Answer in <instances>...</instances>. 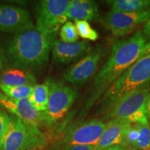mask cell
<instances>
[{
    "instance_id": "cell-1",
    "label": "cell",
    "mask_w": 150,
    "mask_h": 150,
    "mask_svg": "<svg viewBox=\"0 0 150 150\" xmlns=\"http://www.w3.org/2000/svg\"><path fill=\"white\" fill-rule=\"evenodd\" d=\"M147 42L141 29L128 38L112 42L110 55L94 78L79 119L85 117L112 84L138 59Z\"/></svg>"
},
{
    "instance_id": "cell-2",
    "label": "cell",
    "mask_w": 150,
    "mask_h": 150,
    "mask_svg": "<svg viewBox=\"0 0 150 150\" xmlns=\"http://www.w3.org/2000/svg\"><path fill=\"white\" fill-rule=\"evenodd\" d=\"M57 33L47 32L36 28L16 33L11 39L2 54L11 68L24 70H38L49 61Z\"/></svg>"
},
{
    "instance_id": "cell-3",
    "label": "cell",
    "mask_w": 150,
    "mask_h": 150,
    "mask_svg": "<svg viewBox=\"0 0 150 150\" xmlns=\"http://www.w3.org/2000/svg\"><path fill=\"white\" fill-rule=\"evenodd\" d=\"M150 88V53L131 65L99 99L100 112L104 113L116 101L131 92Z\"/></svg>"
},
{
    "instance_id": "cell-4",
    "label": "cell",
    "mask_w": 150,
    "mask_h": 150,
    "mask_svg": "<svg viewBox=\"0 0 150 150\" xmlns=\"http://www.w3.org/2000/svg\"><path fill=\"white\" fill-rule=\"evenodd\" d=\"M10 125L0 150H39L46 145V138L38 125L10 116Z\"/></svg>"
},
{
    "instance_id": "cell-5",
    "label": "cell",
    "mask_w": 150,
    "mask_h": 150,
    "mask_svg": "<svg viewBox=\"0 0 150 150\" xmlns=\"http://www.w3.org/2000/svg\"><path fill=\"white\" fill-rule=\"evenodd\" d=\"M45 83L50 89L47 107L41 112L42 122L52 125L59 122L66 115L78 97L76 90L62 82L47 79Z\"/></svg>"
},
{
    "instance_id": "cell-6",
    "label": "cell",
    "mask_w": 150,
    "mask_h": 150,
    "mask_svg": "<svg viewBox=\"0 0 150 150\" xmlns=\"http://www.w3.org/2000/svg\"><path fill=\"white\" fill-rule=\"evenodd\" d=\"M70 0H42L36 6L35 28L43 31L57 33L61 24L67 22L65 16Z\"/></svg>"
},
{
    "instance_id": "cell-7",
    "label": "cell",
    "mask_w": 150,
    "mask_h": 150,
    "mask_svg": "<svg viewBox=\"0 0 150 150\" xmlns=\"http://www.w3.org/2000/svg\"><path fill=\"white\" fill-rule=\"evenodd\" d=\"M149 93L150 88H146L124 95L104 112L105 120H122L131 123L135 114L145 108Z\"/></svg>"
},
{
    "instance_id": "cell-8",
    "label": "cell",
    "mask_w": 150,
    "mask_h": 150,
    "mask_svg": "<svg viewBox=\"0 0 150 150\" xmlns=\"http://www.w3.org/2000/svg\"><path fill=\"white\" fill-rule=\"evenodd\" d=\"M149 19L150 8L135 13L110 11L104 17V23L112 35L120 37L133 32L140 25L145 24Z\"/></svg>"
},
{
    "instance_id": "cell-9",
    "label": "cell",
    "mask_w": 150,
    "mask_h": 150,
    "mask_svg": "<svg viewBox=\"0 0 150 150\" xmlns=\"http://www.w3.org/2000/svg\"><path fill=\"white\" fill-rule=\"evenodd\" d=\"M106 129V123L97 119L83 122L65 134L60 145L63 148L72 145H95Z\"/></svg>"
},
{
    "instance_id": "cell-10",
    "label": "cell",
    "mask_w": 150,
    "mask_h": 150,
    "mask_svg": "<svg viewBox=\"0 0 150 150\" xmlns=\"http://www.w3.org/2000/svg\"><path fill=\"white\" fill-rule=\"evenodd\" d=\"M104 49L97 45L88 54L83 56L76 64L69 67L63 74V77L67 82L75 86L87 83L98 67L99 61L104 56Z\"/></svg>"
},
{
    "instance_id": "cell-11",
    "label": "cell",
    "mask_w": 150,
    "mask_h": 150,
    "mask_svg": "<svg viewBox=\"0 0 150 150\" xmlns=\"http://www.w3.org/2000/svg\"><path fill=\"white\" fill-rule=\"evenodd\" d=\"M33 28L35 26L27 10L0 3V31L16 34Z\"/></svg>"
},
{
    "instance_id": "cell-12",
    "label": "cell",
    "mask_w": 150,
    "mask_h": 150,
    "mask_svg": "<svg viewBox=\"0 0 150 150\" xmlns=\"http://www.w3.org/2000/svg\"><path fill=\"white\" fill-rule=\"evenodd\" d=\"M91 50V45L88 41L65 42L56 39L52 48V61L56 64H66L76 61Z\"/></svg>"
},
{
    "instance_id": "cell-13",
    "label": "cell",
    "mask_w": 150,
    "mask_h": 150,
    "mask_svg": "<svg viewBox=\"0 0 150 150\" xmlns=\"http://www.w3.org/2000/svg\"><path fill=\"white\" fill-rule=\"evenodd\" d=\"M0 108L8 110L26 122L38 125L42 122V113L35 109L29 99H12L0 92Z\"/></svg>"
},
{
    "instance_id": "cell-14",
    "label": "cell",
    "mask_w": 150,
    "mask_h": 150,
    "mask_svg": "<svg viewBox=\"0 0 150 150\" xmlns=\"http://www.w3.org/2000/svg\"><path fill=\"white\" fill-rule=\"evenodd\" d=\"M131 123L122 120H110L106 123V129L95 146V150H104L112 146L122 145L126 129Z\"/></svg>"
},
{
    "instance_id": "cell-15",
    "label": "cell",
    "mask_w": 150,
    "mask_h": 150,
    "mask_svg": "<svg viewBox=\"0 0 150 150\" xmlns=\"http://www.w3.org/2000/svg\"><path fill=\"white\" fill-rule=\"evenodd\" d=\"M0 85L6 86H34L36 79L29 71L18 68L7 69L0 74Z\"/></svg>"
},
{
    "instance_id": "cell-16",
    "label": "cell",
    "mask_w": 150,
    "mask_h": 150,
    "mask_svg": "<svg viewBox=\"0 0 150 150\" xmlns=\"http://www.w3.org/2000/svg\"><path fill=\"white\" fill-rule=\"evenodd\" d=\"M110 11L135 13L150 8V0H112L107 1Z\"/></svg>"
},
{
    "instance_id": "cell-17",
    "label": "cell",
    "mask_w": 150,
    "mask_h": 150,
    "mask_svg": "<svg viewBox=\"0 0 150 150\" xmlns=\"http://www.w3.org/2000/svg\"><path fill=\"white\" fill-rule=\"evenodd\" d=\"M50 89L46 83L36 84L33 86L29 100L35 109L40 112L45 111L47 107Z\"/></svg>"
},
{
    "instance_id": "cell-18",
    "label": "cell",
    "mask_w": 150,
    "mask_h": 150,
    "mask_svg": "<svg viewBox=\"0 0 150 150\" xmlns=\"http://www.w3.org/2000/svg\"><path fill=\"white\" fill-rule=\"evenodd\" d=\"M33 86H6L0 85V90L7 97L15 99H29L33 91Z\"/></svg>"
},
{
    "instance_id": "cell-19",
    "label": "cell",
    "mask_w": 150,
    "mask_h": 150,
    "mask_svg": "<svg viewBox=\"0 0 150 150\" xmlns=\"http://www.w3.org/2000/svg\"><path fill=\"white\" fill-rule=\"evenodd\" d=\"M140 131V136L134 147L139 150H150V125L147 124H136Z\"/></svg>"
},
{
    "instance_id": "cell-20",
    "label": "cell",
    "mask_w": 150,
    "mask_h": 150,
    "mask_svg": "<svg viewBox=\"0 0 150 150\" xmlns=\"http://www.w3.org/2000/svg\"><path fill=\"white\" fill-rule=\"evenodd\" d=\"M74 25L77 30L79 36L82 38L91 41H95L98 39V33L91 27V24L86 20H76L74 21Z\"/></svg>"
},
{
    "instance_id": "cell-21",
    "label": "cell",
    "mask_w": 150,
    "mask_h": 150,
    "mask_svg": "<svg viewBox=\"0 0 150 150\" xmlns=\"http://www.w3.org/2000/svg\"><path fill=\"white\" fill-rule=\"evenodd\" d=\"M65 16L67 19L74 20H92V21H98L99 18H97L91 13L88 12L83 9L79 8V7L73 6H69L67 12L65 13Z\"/></svg>"
},
{
    "instance_id": "cell-22",
    "label": "cell",
    "mask_w": 150,
    "mask_h": 150,
    "mask_svg": "<svg viewBox=\"0 0 150 150\" xmlns=\"http://www.w3.org/2000/svg\"><path fill=\"white\" fill-rule=\"evenodd\" d=\"M60 38L65 42H75L79 40V34L74 24L67 21L60 29Z\"/></svg>"
},
{
    "instance_id": "cell-23",
    "label": "cell",
    "mask_w": 150,
    "mask_h": 150,
    "mask_svg": "<svg viewBox=\"0 0 150 150\" xmlns=\"http://www.w3.org/2000/svg\"><path fill=\"white\" fill-rule=\"evenodd\" d=\"M140 136V131L136 124H131L127 127L125 133L124 140L122 146L124 148L134 147Z\"/></svg>"
},
{
    "instance_id": "cell-24",
    "label": "cell",
    "mask_w": 150,
    "mask_h": 150,
    "mask_svg": "<svg viewBox=\"0 0 150 150\" xmlns=\"http://www.w3.org/2000/svg\"><path fill=\"white\" fill-rule=\"evenodd\" d=\"M70 6L79 7L88 12L91 13L97 18H99V13L98 10V6L94 1L91 0H71Z\"/></svg>"
},
{
    "instance_id": "cell-25",
    "label": "cell",
    "mask_w": 150,
    "mask_h": 150,
    "mask_svg": "<svg viewBox=\"0 0 150 150\" xmlns=\"http://www.w3.org/2000/svg\"><path fill=\"white\" fill-rule=\"evenodd\" d=\"M10 121V115L0 108V147L8 131Z\"/></svg>"
},
{
    "instance_id": "cell-26",
    "label": "cell",
    "mask_w": 150,
    "mask_h": 150,
    "mask_svg": "<svg viewBox=\"0 0 150 150\" xmlns=\"http://www.w3.org/2000/svg\"><path fill=\"white\" fill-rule=\"evenodd\" d=\"M95 145H72L67 146L63 150H95Z\"/></svg>"
},
{
    "instance_id": "cell-27",
    "label": "cell",
    "mask_w": 150,
    "mask_h": 150,
    "mask_svg": "<svg viewBox=\"0 0 150 150\" xmlns=\"http://www.w3.org/2000/svg\"><path fill=\"white\" fill-rule=\"evenodd\" d=\"M142 32L147 41L150 40V19L142 27Z\"/></svg>"
},
{
    "instance_id": "cell-28",
    "label": "cell",
    "mask_w": 150,
    "mask_h": 150,
    "mask_svg": "<svg viewBox=\"0 0 150 150\" xmlns=\"http://www.w3.org/2000/svg\"><path fill=\"white\" fill-rule=\"evenodd\" d=\"M149 53H150V40H148L147 42H146L145 45L144 46V47H143V49H142L141 53H140V54L138 59H141V58L143 57V56H145V55H147V54H149Z\"/></svg>"
},
{
    "instance_id": "cell-29",
    "label": "cell",
    "mask_w": 150,
    "mask_h": 150,
    "mask_svg": "<svg viewBox=\"0 0 150 150\" xmlns=\"http://www.w3.org/2000/svg\"><path fill=\"white\" fill-rule=\"evenodd\" d=\"M145 112L147 117L148 118V120H149L150 123V93L148 96V98L147 99V102L145 103Z\"/></svg>"
},
{
    "instance_id": "cell-30",
    "label": "cell",
    "mask_w": 150,
    "mask_h": 150,
    "mask_svg": "<svg viewBox=\"0 0 150 150\" xmlns=\"http://www.w3.org/2000/svg\"><path fill=\"white\" fill-rule=\"evenodd\" d=\"M125 148H124L122 146L120 145H115V146H112V147H108L107 149H104V150H123Z\"/></svg>"
},
{
    "instance_id": "cell-31",
    "label": "cell",
    "mask_w": 150,
    "mask_h": 150,
    "mask_svg": "<svg viewBox=\"0 0 150 150\" xmlns=\"http://www.w3.org/2000/svg\"><path fill=\"white\" fill-rule=\"evenodd\" d=\"M4 59L2 54V52H0V70H2L4 67Z\"/></svg>"
},
{
    "instance_id": "cell-32",
    "label": "cell",
    "mask_w": 150,
    "mask_h": 150,
    "mask_svg": "<svg viewBox=\"0 0 150 150\" xmlns=\"http://www.w3.org/2000/svg\"><path fill=\"white\" fill-rule=\"evenodd\" d=\"M123 150H138L136 149H135V148H133V147H131V148H125Z\"/></svg>"
},
{
    "instance_id": "cell-33",
    "label": "cell",
    "mask_w": 150,
    "mask_h": 150,
    "mask_svg": "<svg viewBox=\"0 0 150 150\" xmlns=\"http://www.w3.org/2000/svg\"><path fill=\"white\" fill-rule=\"evenodd\" d=\"M149 125H150V123H149Z\"/></svg>"
}]
</instances>
